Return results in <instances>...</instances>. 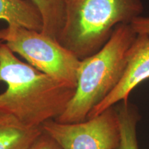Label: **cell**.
<instances>
[{
  "instance_id": "12",
  "label": "cell",
  "mask_w": 149,
  "mask_h": 149,
  "mask_svg": "<svg viewBox=\"0 0 149 149\" xmlns=\"http://www.w3.org/2000/svg\"><path fill=\"white\" fill-rule=\"evenodd\" d=\"M130 24L137 34L144 33L149 35V17H137Z\"/></svg>"
},
{
  "instance_id": "3",
  "label": "cell",
  "mask_w": 149,
  "mask_h": 149,
  "mask_svg": "<svg viewBox=\"0 0 149 149\" xmlns=\"http://www.w3.org/2000/svg\"><path fill=\"white\" fill-rule=\"evenodd\" d=\"M66 18L58 42L80 60L108 42L117 25L144 12L141 0H66Z\"/></svg>"
},
{
  "instance_id": "4",
  "label": "cell",
  "mask_w": 149,
  "mask_h": 149,
  "mask_svg": "<svg viewBox=\"0 0 149 149\" xmlns=\"http://www.w3.org/2000/svg\"><path fill=\"white\" fill-rule=\"evenodd\" d=\"M0 40L39 71L76 88L81 60L57 40L14 24L0 30Z\"/></svg>"
},
{
  "instance_id": "9",
  "label": "cell",
  "mask_w": 149,
  "mask_h": 149,
  "mask_svg": "<svg viewBox=\"0 0 149 149\" xmlns=\"http://www.w3.org/2000/svg\"><path fill=\"white\" fill-rule=\"evenodd\" d=\"M120 128V141L115 149H139L137 126L140 114L136 106L127 100L115 104Z\"/></svg>"
},
{
  "instance_id": "1",
  "label": "cell",
  "mask_w": 149,
  "mask_h": 149,
  "mask_svg": "<svg viewBox=\"0 0 149 149\" xmlns=\"http://www.w3.org/2000/svg\"><path fill=\"white\" fill-rule=\"evenodd\" d=\"M0 113L15 117L24 125L40 128L62 114L75 87L53 79L22 61L5 44H0Z\"/></svg>"
},
{
  "instance_id": "11",
  "label": "cell",
  "mask_w": 149,
  "mask_h": 149,
  "mask_svg": "<svg viewBox=\"0 0 149 149\" xmlns=\"http://www.w3.org/2000/svg\"><path fill=\"white\" fill-rule=\"evenodd\" d=\"M43 131V130H42ZM29 149H62L56 141L44 132L39 136Z\"/></svg>"
},
{
  "instance_id": "14",
  "label": "cell",
  "mask_w": 149,
  "mask_h": 149,
  "mask_svg": "<svg viewBox=\"0 0 149 149\" xmlns=\"http://www.w3.org/2000/svg\"><path fill=\"white\" fill-rule=\"evenodd\" d=\"M65 1H66V0H65Z\"/></svg>"
},
{
  "instance_id": "5",
  "label": "cell",
  "mask_w": 149,
  "mask_h": 149,
  "mask_svg": "<svg viewBox=\"0 0 149 149\" xmlns=\"http://www.w3.org/2000/svg\"><path fill=\"white\" fill-rule=\"evenodd\" d=\"M41 128L62 149H115L120 141L115 105L84 122L60 123L51 120Z\"/></svg>"
},
{
  "instance_id": "2",
  "label": "cell",
  "mask_w": 149,
  "mask_h": 149,
  "mask_svg": "<svg viewBox=\"0 0 149 149\" xmlns=\"http://www.w3.org/2000/svg\"><path fill=\"white\" fill-rule=\"evenodd\" d=\"M137 36L130 24L117 25L100 51L80 61L77 86L65 111L55 121L77 123L115 88L125 72L128 53Z\"/></svg>"
},
{
  "instance_id": "7",
  "label": "cell",
  "mask_w": 149,
  "mask_h": 149,
  "mask_svg": "<svg viewBox=\"0 0 149 149\" xmlns=\"http://www.w3.org/2000/svg\"><path fill=\"white\" fill-rule=\"evenodd\" d=\"M42 133L41 127L25 126L12 115L0 113V149H29Z\"/></svg>"
},
{
  "instance_id": "6",
  "label": "cell",
  "mask_w": 149,
  "mask_h": 149,
  "mask_svg": "<svg viewBox=\"0 0 149 149\" xmlns=\"http://www.w3.org/2000/svg\"><path fill=\"white\" fill-rule=\"evenodd\" d=\"M149 79V35L137 34L128 53L127 64L120 83L106 99L94 108L86 120L95 117L121 101L128 100L131 91Z\"/></svg>"
},
{
  "instance_id": "10",
  "label": "cell",
  "mask_w": 149,
  "mask_h": 149,
  "mask_svg": "<svg viewBox=\"0 0 149 149\" xmlns=\"http://www.w3.org/2000/svg\"><path fill=\"white\" fill-rule=\"evenodd\" d=\"M36 7L42 19V32L58 41L66 18L65 0H29Z\"/></svg>"
},
{
  "instance_id": "8",
  "label": "cell",
  "mask_w": 149,
  "mask_h": 149,
  "mask_svg": "<svg viewBox=\"0 0 149 149\" xmlns=\"http://www.w3.org/2000/svg\"><path fill=\"white\" fill-rule=\"evenodd\" d=\"M0 21L38 31L43 28L40 13L29 0H0Z\"/></svg>"
},
{
  "instance_id": "13",
  "label": "cell",
  "mask_w": 149,
  "mask_h": 149,
  "mask_svg": "<svg viewBox=\"0 0 149 149\" xmlns=\"http://www.w3.org/2000/svg\"><path fill=\"white\" fill-rule=\"evenodd\" d=\"M1 43H2V42H1V40H0V44H1Z\"/></svg>"
}]
</instances>
